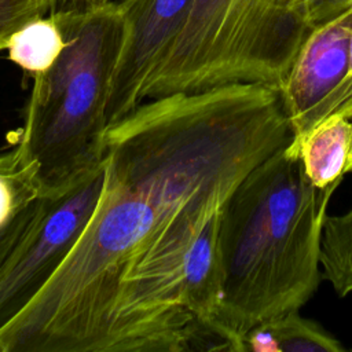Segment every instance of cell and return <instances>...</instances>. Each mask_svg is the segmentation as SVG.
Listing matches in <instances>:
<instances>
[{"instance_id": "6da1fadb", "label": "cell", "mask_w": 352, "mask_h": 352, "mask_svg": "<svg viewBox=\"0 0 352 352\" xmlns=\"http://www.w3.org/2000/svg\"><path fill=\"white\" fill-rule=\"evenodd\" d=\"M293 140L278 87L228 84L142 102L107 126L102 197L0 352H104L206 220Z\"/></svg>"}, {"instance_id": "7a4b0ae2", "label": "cell", "mask_w": 352, "mask_h": 352, "mask_svg": "<svg viewBox=\"0 0 352 352\" xmlns=\"http://www.w3.org/2000/svg\"><path fill=\"white\" fill-rule=\"evenodd\" d=\"M341 182L315 187L287 144L252 169L223 204L217 326L232 352H242L252 327L300 309L318 290L327 206Z\"/></svg>"}, {"instance_id": "3957f363", "label": "cell", "mask_w": 352, "mask_h": 352, "mask_svg": "<svg viewBox=\"0 0 352 352\" xmlns=\"http://www.w3.org/2000/svg\"><path fill=\"white\" fill-rule=\"evenodd\" d=\"M65 45L54 65L32 76L14 153L38 195L67 187L104 158L106 106L121 54L125 21L113 0L51 12Z\"/></svg>"}, {"instance_id": "277c9868", "label": "cell", "mask_w": 352, "mask_h": 352, "mask_svg": "<svg viewBox=\"0 0 352 352\" xmlns=\"http://www.w3.org/2000/svg\"><path fill=\"white\" fill-rule=\"evenodd\" d=\"M311 0H194L144 100L228 84L280 87L312 32Z\"/></svg>"}, {"instance_id": "5b68a950", "label": "cell", "mask_w": 352, "mask_h": 352, "mask_svg": "<svg viewBox=\"0 0 352 352\" xmlns=\"http://www.w3.org/2000/svg\"><path fill=\"white\" fill-rule=\"evenodd\" d=\"M104 158L63 190L47 195V205L0 267V330L47 285L88 224L104 187Z\"/></svg>"}, {"instance_id": "8992f818", "label": "cell", "mask_w": 352, "mask_h": 352, "mask_svg": "<svg viewBox=\"0 0 352 352\" xmlns=\"http://www.w3.org/2000/svg\"><path fill=\"white\" fill-rule=\"evenodd\" d=\"M351 33L352 8L314 28L280 84L293 142L338 110L348 73Z\"/></svg>"}, {"instance_id": "52a82bcc", "label": "cell", "mask_w": 352, "mask_h": 352, "mask_svg": "<svg viewBox=\"0 0 352 352\" xmlns=\"http://www.w3.org/2000/svg\"><path fill=\"white\" fill-rule=\"evenodd\" d=\"M194 0H121L125 36L106 106L107 126L131 114L182 30Z\"/></svg>"}, {"instance_id": "ba28073f", "label": "cell", "mask_w": 352, "mask_h": 352, "mask_svg": "<svg viewBox=\"0 0 352 352\" xmlns=\"http://www.w3.org/2000/svg\"><path fill=\"white\" fill-rule=\"evenodd\" d=\"M289 148L298 154L307 179L318 188L342 180L352 153V120L333 113Z\"/></svg>"}, {"instance_id": "9c48e42d", "label": "cell", "mask_w": 352, "mask_h": 352, "mask_svg": "<svg viewBox=\"0 0 352 352\" xmlns=\"http://www.w3.org/2000/svg\"><path fill=\"white\" fill-rule=\"evenodd\" d=\"M345 348L298 309L260 322L242 340V352H341Z\"/></svg>"}, {"instance_id": "30bf717a", "label": "cell", "mask_w": 352, "mask_h": 352, "mask_svg": "<svg viewBox=\"0 0 352 352\" xmlns=\"http://www.w3.org/2000/svg\"><path fill=\"white\" fill-rule=\"evenodd\" d=\"M65 45L52 14L36 18L18 29L8 41V59L30 77L50 69Z\"/></svg>"}, {"instance_id": "8fae6325", "label": "cell", "mask_w": 352, "mask_h": 352, "mask_svg": "<svg viewBox=\"0 0 352 352\" xmlns=\"http://www.w3.org/2000/svg\"><path fill=\"white\" fill-rule=\"evenodd\" d=\"M322 276L341 297L352 293V206L327 216L322 236Z\"/></svg>"}, {"instance_id": "7c38bea8", "label": "cell", "mask_w": 352, "mask_h": 352, "mask_svg": "<svg viewBox=\"0 0 352 352\" xmlns=\"http://www.w3.org/2000/svg\"><path fill=\"white\" fill-rule=\"evenodd\" d=\"M37 197V186L14 150L0 154V226Z\"/></svg>"}, {"instance_id": "4fadbf2b", "label": "cell", "mask_w": 352, "mask_h": 352, "mask_svg": "<svg viewBox=\"0 0 352 352\" xmlns=\"http://www.w3.org/2000/svg\"><path fill=\"white\" fill-rule=\"evenodd\" d=\"M51 12L50 0H0V51L28 22Z\"/></svg>"}, {"instance_id": "5bb4252c", "label": "cell", "mask_w": 352, "mask_h": 352, "mask_svg": "<svg viewBox=\"0 0 352 352\" xmlns=\"http://www.w3.org/2000/svg\"><path fill=\"white\" fill-rule=\"evenodd\" d=\"M47 204L45 195H38L32 202L21 208L10 220L0 226V267L11 254L18 242L37 220Z\"/></svg>"}, {"instance_id": "9a60e30c", "label": "cell", "mask_w": 352, "mask_h": 352, "mask_svg": "<svg viewBox=\"0 0 352 352\" xmlns=\"http://www.w3.org/2000/svg\"><path fill=\"white\" fill-rule=\"evenodd\" d=\"M352 8V0H311L309 1V19L312 28L320 26L346 10Z\"/></svg>"}, {"instance_id": "2e32d148", "label": "cell", "mask_w": 352, "mask_h": 352, "mask_svg": "<svg viewBox=\"0 0 352 352\" xmlns=\"http://www.w3.org/2000/svg\"><path fill=\"white\" fill-rule=\"evenodd\" d=\"M336 113H340L348 118L352 120V33L349 38V52H348V73L344 81L342 87V95H341V103L338 106V110Z\"/></svg>"}, {"instance_id": "e0dca14e", "label": "cell", "mask_w": 352, "mask_h": 352, "mask_svg": "<svg viewBox=\"0 0 352 352\" xmlns=\"http://www.w3.org/2000/svg\"><path fill=\"white\" fill-rule=\"evenodd\" d=\"M50 1H51V12H55V11H59V10H63V8L77 4L78 0H50Z\"/></svg>"}, {"instance_id": "ac0fdd59", "label": "cell", "mask_w": 352, "mask_h": 352, "mask_svg": "<svg viewBox=\"0 0 352 352\" xmlns=\"http://www.w3.org/2000/svg\"><path fill=\"white\" fill-rule=\"evenodd\" d=\"M348 172H352V153H351V158H349V164H348V168H346V173Z\"/></svg>"}, {"instance_id": "d6986e66", "label": "cell", "mask_w": 352, "mask_h": 352, "mask_svg": "<svg viewBox=\"0 0 352 352\" xmlns=\"http://www.w3.org/2000/svg\"><path fill=\"white\" fill-rule=\"evenodd\" d=\"M91 1H103V0H78L77 4H81V3H91Z\"/></svg>"}]
</instances>
